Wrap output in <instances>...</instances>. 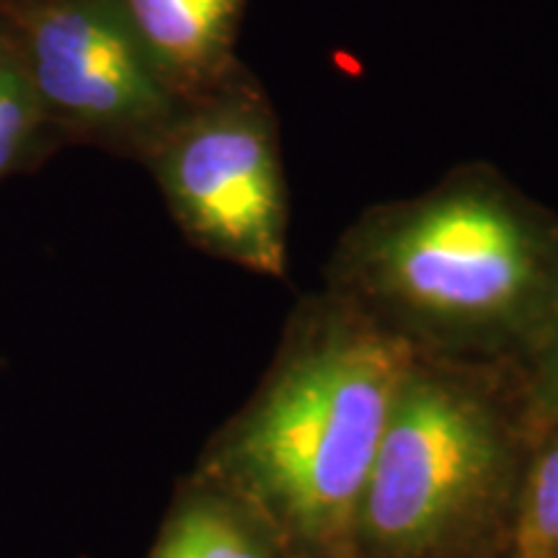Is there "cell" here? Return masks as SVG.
<instances>
[{"instance_id":"obj_1","label":"cell","mask_w":558,"mask_h":558,"mask_svg":"<svg viewBox=\"0 0 558 558\" xmlns=\"http://www.w3.org/2000/svg\"><path fill=\"white\" fill-rule=\"evenodd\" d=\"M329 290L432 357L522 365L558 311V213L488 163L369 207Z\"/></svg>"},{"instance_id":"obj_2","label":"cell","mask_w":558,"mask_h":558,"mask_svg":"<svg viewBox=\"0 0 558 558\" xmlns=\"http://www.w3.org/2000/svg\"><path fill=\"white\" fill-rule=\"evenodd\" d=\"M414 357L337 292L305 300L254 399L194 473L239 499L284 558H357L360 505Z\"/></svg>"},{"instance_id":"obj_3","label":"cell","mask_w":558,"mask_h":558,"mask_svg":"<svg viewBox=\"0 0 558 558\" xmlns=\"http://www.w3.org/2000/svg\"><path fill=\"white\" fill-rule=\"evenodd\" d=\"M543 424L518 365L416 352L362 497L357 558H509Z\"/></svg>"},{"instance_id":"obj_4","label":"cell","mask_w":558,"mask_h":558,"mask_svg":"<svg viewBox=\"0 0 558 558\" xmlns=\"http://www.w3.org/2000/svg\"><path fill=\"white\" fill-rule=\"evenodd\" d=\"M143 166L194 248L256 275H284L290 213L279 124L246 68L186 104Z\"/></svg>"},{"instance_id":"obj_5","label":"cell","mask_w":558,"mask_h":558,"mask_svg":"<svg viewBox=\"0 0 558 558\" xmlns=\"http://www.w3.org/2000/svg\"><path fill=\"white\" fill-rule=\"evenodd\" d=\"M5 21L62 145L143 163L190 104L158 70L122 0H41Z\"/></svg>"},{"instance_id":"obj_6","label":"cell","mask_w":558,"mask_h":558,"mask_svg":"<svg viewBox=\"0 0 558 558\" xmlns=\"http://www.w3.org/2000/svg\"><path fill=\"white\" fill-rule=\"evenodd\" d=\"M246 0H122L160 73L184 101L207 96L243 68L235 54Z\"/></svg>"},{"instance_id":"obj_7","label":"cell","mask_w":558,"mask_h":558,"mask_svg":"<svg viewBox=\"0 0 558 558\" xmlns=\"http://www.w3.org/2000/svg\"><path fill=\"white\" fill-rule=\"evenodd\" d=\"M148 558H284L239 499L194 473L181 484Z\"/></svg>"},{"instance_id":"obj_8","label":"cell","mask_w":558,"mask_h":558,"mask_svg":"<svg viewBox=\"0 0 558 558\" xmlns=\"http://www.w3.org/2000/svg\"><path fill=\"white\" fill-rule=\"evenodd\" d=\"M58 145L16 34L0 19V181L39 166Z\"/></svg>"},{"instance_id":"obj_9","label":"cell","mask_w":558,"mask_h":558,"mask_svg":"<svg viewBox=\"0 0 558 558\" xmlns=\"http://www.w3.org/2000/svg\"><path fill=\"white\" fill-rule=\"evenodd\" d=\"M509 558H558V424H546L530 452Z\"/></svg>"},{"instance_id":"obj_10","label":"cell","mask_w":558,"mask_h":558,"mask_svg":"<svg viewBox=\"0 0 558 558\" xmlns=\"http://www.w3.org/2000/svg\"><path fill=\"white\" fill-rule=\"evenodd\" d=\"M520 375L535 418L543 427L558 424V311L550 318L538 347L520 365Z\"/></svg>"},{"instance_id":"obj_11","label":"cell","mask_w":558,"mask_h":558,"mask_svg":"<svg viewBox=\"0 0 558 558\" xmlns=\"http://www.w3.org/2000/svg\"><path fill=\"white\" fill-rule=\"evenodd\" d=\"M41 0H0V19H9L13 13L29 9V5H37Z\"/></svg>"}]
</instances>
